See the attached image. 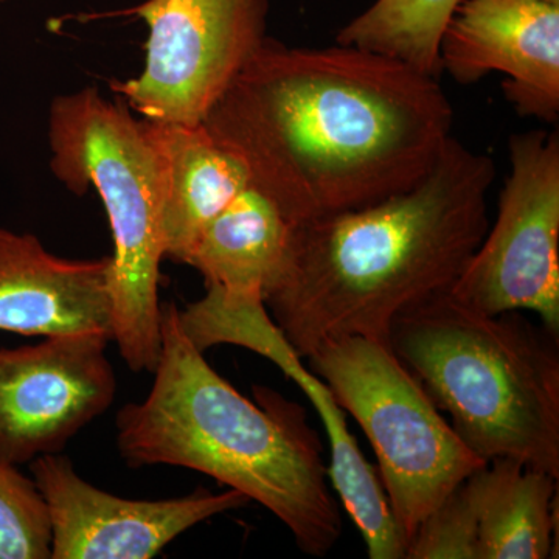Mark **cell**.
I'll use <instances>...</instances> for the list:
<instances>
[{"label":"cell","mask_w":559,"mask_h":559,"mask_svg":"<svg viewBox=\"0 0 559 559\" xmlns=\"http://www.w3.org/2000/svg\"><path fill=\"white\" fill-rule=\"evenodd\" d=\"M406 559H479L476 514L463 481L419 522Z\"/></svg>","instance_id":"obj_19"},{"label":"cell","mask_w":559,"mask_h":559,"mask_svg":"<svg viewBox=\"0 0 559 559\" xmlns=\"http://www.w3.org/2000/svg\"><path fill=\"white\" fill-rule=\"evenodd\" d=\"M110 257L53 255L31 234L0 227V331L22 336L106 334L112 342Z\"/></svg>","instance_id":"obj_13"},{"label":"cell","mask_w":559,"mask_h":559,"mask_svg":"<svg viewBox=\"0 0 559 559\" xmlns=\"http://www.w3.org/2000/svg\"><path fill=\"white\" fill-rule=\"evenodd\" d=\"M267 0H145L110 16L148 27L145 68L110 81L142 119L200 124L267 36Z\"/></svg>","instance_id":"obj_7"},{"label":"cell","mask_w":559,"mask_h":559,"mask_svg":"<svg viewBox=\"0 0 559 559\" xmlns=\"http://www.w3.org/2000/svg\"><path fill=\"white\" fill-rule=\"evenodd\" d=\"M441 70L460 84L491 72L521 116H559V3L462 0L440 40Z\"/></svg>","instance_id":"obj_12"},{"label":"cell","mask_w":559,"mask_h":559,"mask_svg":"<svg viewBox=\"0 0 559 559\" xmlns=\"http://www.w3.org/2000/svg\"><path fill=\"white\" fill-rule=\"evenodd\" d=\"M50 168L76 194L95 189L114 253L112 342L128 369L153 373L160 355V263L165 259L164 165L148 121L95 87L50 106Z\"/></svg>","instance_id":"obj_5"},{"label":"cell","mask_w":559,"mask_h":559,"mask_svg":"<svg viewBox=\"0 0 559 559\" xmlns=\"http://www.w3.org/2000/svg\"><path fill=\"white\" fill-rule=\"evenodd\" d=\"M110 337L81 333L0 348V465L61 454L117 399Z\"/></svg>","instance_id":"obj_10"},{"label":"cell","mask_w":559,"mask_h":559,"mask_svg":"<svg viewBox=\"0 0 559 559\" xmlns=\"http://www.w3.org/2000/svg\"><path fill=\"white\" fill-rule=\"evenodd\" d=\"M462 0H377L337 33L341 46L385 55L439 79L440 40Z\"/></svg>","instance_id":"obj_17"},{"label":"cell","mask_w":559,"mask_h":559,"mask_svg":"<svg viewBox=\"0 0 559 559\" xmlns=\"http://www.w3.org/2000/svg\"><path fill=\"white\" fill-rule=\"evenodd\" d=\"M388 342L474 454L558 479L557 333L521 312L469 310L447 293L400 316Z\"/></svg>","instance_id":"obj_4"},{"label":"cell","mask_w":559,"mask_h":559,"mask_svg":"<svg viewBox=\"0 0 559 559\" xmlns=\"http://www.w3.org/2000/svg\"><path fill=\"white\" fill-rule=\"evenodd\" d=\"M32 479L46 502L50 559H150L194 525L250 500L240 491L165 500H131L94 487L61 454L31 462Z\"/></svg>","instance_id":"obj_11"},{"label":"cell","mask_w":559,"mask_h":559,"mask_svg":"<svg viewBox=\"0 0 559 559\" xmlns=\"http://www.w3.org/2000/svg\"><path fill=\"white\" fill-rule=\"evenodd\" d=\"M49 511L35 481L0 465V559H50Z\"/></svg>","instance_id":"obj_18"},{"label":"cell","mask_w":559,"mask_h":559,"mask_svg":"<svg viewBox=\"0 0 559 559\" xmlns=\"http://www.w3.org/2000/svg\"><path fill=\"white\" fill-rule=\"evenodd\" d=\"M0 2H5V0H0Z\"/></svg>","instance_id":"obj_21"},{"label":"cell","mask_w":559,"mask_h":559,"mask_svg":"<svg viewBox=\"0 0 559 559\" xmlns=\"http://www.w3.org/2000/svg\"><path fill=\"white\" fill-rule=\"evenodd\" d=\"M153 373L146 399L117 414L124 463L205 474L270 510L305 554H330L342 535V514L304 411L259 385L255 401L241 395L187 336L175 304L162 307Z\"/></svg>","instance_id":"obj_3"},{"label":"cell","mask_w":559,"mask_h":559,"mask_svg":"<svg viewBox=\"0 0 559 559\" xmlns=\"http://www.w3.org/2000/svg\"><path fill=\"white\" fill-rule=\"evenodd\" d=\"M491 157L451 135L417 186L297 226L263 301L307 359L340 337L388 341L400 316L450 293L489 227Z\"/></svg>","instance_id":"obj_2"},{"label":"cell","mask_w":559,"mask_h":559,"mask_svg":"<svg viewBox=\"0 0 559 559\" xmlns=\"http://www.w3.org/2000/svg\"><path fill=\"white\" fill-rule=\"evenodd\" d=\"M202 123L304 223L417 186L452 135L454 109L437 76L395 58L267 38Z\"/></svg>","instance_id":"obj_1"},{"label":"cell","mask_w":559,"mask_h":559,"mask_svg":"<svg viewBox=\"0 0 559 559\" xmlns=\"http://www.w3.org/2000/svg\"><path fill=\"white\" fill-rule=\"evenodd\" d=\"M299 221L250 180L202 229L183 264L227 297H260L285 266Z\"/></svg>","instance_id":"obj_15"},{"label":"cell","mask_w":559,"mask_h":559,"mask_svg":"<svg viewBox=\"0 0 559 559\" xmlns=\"http://www.w3.org/2000/svg\"><path fill=\"white\" fill-rule=\"evenodd\" d=\"M307 359L369 439L378 479L409 544L419 522L488 462L460 440L388 341L340 337Z\"/></svg>","instance_id":"obj_6"},{"label":"cell","mask_w":559,"mask_h":559,"mask_svg":"<svg viewBox=\"0 0 559 559\" xmlns=\"http://www.w3.org/2000/svg\"><path fill=\"white\" fill-rule=\"evenodd\" d=\"M146 121L164 165L165 259L183 264L202 229L249 186L250 171L204 123Z\"/></svg>","instance_id":"obj_14"},{"label":"cell","mask_w":559,"mask_h":559,"mask_svg":"<svg viewBox=\"0 0 559 559\" xmlns=\"http://www.w3.org/2000/svg\"><path fill=\"white\" fill-rule=\"evenodd\" d=\"M557 477L496 459L463 480L479 533V559H546L557 554Z\"/></svg>","instance_id":"obj_16"},{"label":"cell","mask_w":559,"mask_h":559,"mask_svg":"<svg viewBox=\"0 0 559 559\" xmlns=\"http://www.w3.org/2000/svg\"><path fill=\"white\" fill-rule=\"evenodd\" d=\"M180 325L201 352L230 344L274 362L318 411L330 441L329 479L359 528L370 559H406L407 539L390 510L377 471L349 432L345 411L329 385L305 367L260 297H226L207 288L201 300L179 310Z\"/></svg>","instance_id":"obj_9"},{"label":"cell","mask_w":559,"mask_h":559,"mask_svg":"<svg viewBox=\"0 0 559 559\" xmlns=\"http://www.w3.org/2000/svg\"><path fill=\"white\" fill-rule=\"evenodd\" d=\"M543 2L559 3V0H543Z\"/></svg>","instance_id":"obj_20"},{"label":"cell","mask_w":559,"mask_h":559,"mask_svg":"<svg viewBox=\"0 0 559 559\" xmlns=\"http://www.w3.org/2000/svg\"><path fill=\"white\" fill-rule=\"evenodd\" d=\"M510 164L498 216L448 294L484 314L533 312L558 334V131L513 135Z\"/></svg>","instance_id":"obj_8"}]
</instances>
